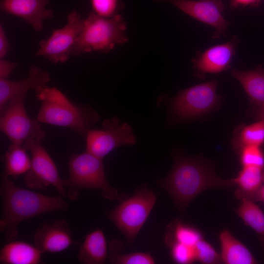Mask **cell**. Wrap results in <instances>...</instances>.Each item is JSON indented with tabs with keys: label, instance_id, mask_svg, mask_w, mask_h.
<instances>
[{
	"label": "cell",
	"instance_id": "obj_15",
	"mask_svg": "<svg viewBox=\"0 0 264 264\" xmlns=\"http://www.w3.org/2000/svg\"><path fill=\"white\" fill-rule=\"evenodd\" d=\"M49 0H0L1 12L22 19L37 31H41L44 22L51 19L54 13L46 8Z\"/></svg>",
	"mask_w": 264,
	"mask_h": 264
},
{
	"label": "cell",
	"instance_id": "obj_12",
	"mask_svg": "<svg viewBox=\"0 0 264 264\" xmlns=\"http://www.w3.org/2000/svg\"><path fill=\"white\" fill-rule=\"evenodd\" d=\"M172 3L190 17L215 29L212 36L219 39L226 36L230 24L224 18V5L221 0H155Z\"/></svg>",
	"mask_w": 264,
	"mask_h": 264
},
{
	"label": "cell",
	"instance_id": "obj_34",
	"mask_svg": "<svg viewBox=\"0 0 264 264\" xmlns=\"http://www.w3.org/2000/svg\"><path fill=\"white\" fill-rule=\"evenodd\" d=\"M251 112L258 120H264V106L254 107Z\"/></svg>",
	"mask_w": 264,
	"mask_h": 264
},
{
	"label": "cell",
	"instance_id": "obj_5",
	"mask_svg": "<svg viewBox=\"0 0 264 264\" xmlns=\"http://www.w3.org/2000/svg\"><path fill=\"white\" fill-rule=\"evenodd\" d=\"M102 159L87 151L70 156L69 176L63 182L70 200H77L83 188L100 190L107 199L113 200L118 197V191L107 181Z\"/></svg>",
	"mask_w": 264,
	"mask_h": 264
},
{
	"label": "cell",
	"instance_id": "obj_18",
	"mask_svg": "<svg viewBox=\"0 0 264 264\" xmlns=\"http://www.w3.org/2000/svg\"><path fill=\"white\" fill-rule=\"evenodd\" d=\"M108 256V245L104 233L97 229L87 234L79 247L78 259L83 264L105 263Z\"/></svg>",
	"mask_w": 264,
	"mask_h": 264
},
{
	"label": "cell",
	"instance_id": "obj_14",
	"mask_svg": "<svg viewBox=\"0 0 264 264\" xmlns=\"http://www.w3.org/2000/svg\"><path fill=\"white\" fill-rule=\"evenodd\" d=\"M34 245L44 254L62 252L71 245L77 244L72 238V232L66 220H56L52 223L44 222L34 235Z\"/></svg>",
	"mask_w": 264,
	"mask_h": 264
},
{
	"label": "cell",
	"instance_id": "obj_33",
	"mask_svg": "<svg viewBox=\"0 0 264 264\" xmlns=\"http://www.w3.org/2000/svg\"><path fill=\"white\" fill-rule=\"evenodd\" d=\"M260 0H231V6L233 8L240 6H247L257 4Z\"/></svg>",
	"mask_w": 264,
	"mask_h": 264
},
{
	"label": "cell",
	"instance_id": "obj_9",
	"mask_svg": "<svg viewBox=\"0 0 264 264\" xmlns=\"http://www.w3.org/2000/svg\"><path fill=\"white\" fill-rule=\"evenodd\" d=\"M218 82L209 81L180 90L171 102L175 115L180 119L195 118L216 108L220 97L217 94Z\"/></svg>",
	"mask_w": 264,
	"mask_h": 264
},
{
	"label": "cell",
	"instance_id": "obj_2",
	"mask_svg": "<svg viewBox=\"0 0 264 264\" xmlns=\"http://www.w3.org/2000/svg\"><path fill=\"white\" fill-rule=\"evenodd\" d=\"M0 178V231L6 242L17 238L21 222L48 212H64L68 207V202L60 195L48 196L22 188L3 174Z\"/></svg>",
	"mask_w": 264,
	"mask_h": 264
},
{
	"label": "cell",
	"instance_id": "obj_23",
	"mask_svg": "<svg viewBox=\"0 0 264 264\" xmlns=\"http://www.w3.org/2000/svg\"><path fill=\"white\" fill-rule=\"evenodd\" d=\"M241 203L236 210L238 215L244 223L257 234L264 245V213L254 201L242 198Z\"/></svg>",
	"mask_w": 264,
	"mask_h": 264
},
{
	"label": "cell",
	"instance_id": "obj_35",
	"mask_svg": "<svg viewBox=\"0 0 264 264\" xmlns=\"http://www.w3.org/2000/svg\"><path fill=\"white\" fill-rule=\"evenodd\" d=\"M249 199L254 201H261L264 203V185L258 192L251 196Z\"/></svg>",
	"mask_w": 264,
	"mask_h": 264
},
{
	"label": "cell",
	"instance_id": "obj_30",
	"mask_svg": "<svg viewBox=\"0 0 264 264\" xmlns=\"http://www.w3.org/2000/svg\"><path fill=\"white\" fill-rule=\"evenodd\" d=\"M168 246L171 247L170 255L174 262L188 264L196 261L194 247L178 242H173Z\"/></svg>",
	"mask_w": 264,
	"mask_h": 264
},
{
	"label": "cell",
	"instance_id": "obj_29",
	"mask_svg": "<svg viewBox=\"0 0 264 264\" xmlns=\"http://www.w3.org/2000/svg\"><path fill=\"white\" fill-rule=\"evenodd\" d=\"M109 260L111 263L118 264H153L154 258L146 252H134L123 255L110 253Z\"/></svg>",
	"mask_w": 264,
	"mask_h": 264
},
{
	"label": "cell",
	"instance_id": "obj_24",
	"mask_svg": "<svg viewBox=\"0 0 264 264\" xmlns=\"http://www.w3.org/2000/svg\"><path fill=\"white\" fill-rule=\"evenodd\" d=\"M167 227L168 232L165 241L168 245L173 242H178L194 247L198 241L203 239L198 230L183 224L178 220H174Z\"/></svg>",
	"mask_w": 264,
	"mask_h": 264
},
{
	"label": "cell",
	"instance_id": "obj_25",
	"mask_svg": "<svg viewBox=\"0 0 264 264\" xmlns=\"http://www.w3.org/2000/svg\"><path fill=\"white\" fill-rule=\"evenodd\" d=\"M264 143V120L241 126L236 132L233 139V146L238 151L244 146H261Z\"/></svg>",
	"mask_w": 264,
	"mask_h": 264
},
{
	"label": "cell",
	"instance_id": "obj_17",
	"mask_svg": "<svg viewBox=\"0 0 264 264\" xmlns=\"http://www.w3.org/2000/svg\"><path fill=\"white\" fill-rule=\"evenodd\" d=\"M43 253L34 244L22 241L7 242L0 251V264L43 263Z\"/></svg>",
	"mask_w": 264,
	"mask_h": 264
},
{
	"label": "cell",
	"instance_id": "obj_27",
	"mask_svg": "<svg viewBox=\"0 0 264 264\" xmlns=\"http://www.w3.org/2000/svg\"><path fill=\"white\" fill-rule=\"evenodd\" d=\"M94 13L105 18H111L119 14L123 7L121 0H90Z\"/></svg>",
	"mask_w": 264,
	"mask_h": 264
},
{
	"label": "cell",
	"instance_id": "obj_26",
	"mask_svg": "<svg viewBox=\"0 0 264 264\" xmlns=\"http://www.w3.org/2000/svg\"><path fill=\"white\" fill-rule=\"evenodd\" d=\"M196 260L204 264L223 263L221 254H219L213 246L203 239L194 246Z\"/></svg>",
	"mask_w": 264,
	"mask_h": 264
},
{
	"label": "cell",
	"instance_id": "obj_11",
	"mask_svg": "<svg viewBox=\"0 0 264 264\" xmlns=\"http://www.w3.org/2000/svg\"><path fill=\"white\" fill-rule=\"evenodd\" d=\"M85 139L86 151L101 159L120 146L136 143L131 127L125 123L119 124L116 117L104 120L100 129H88Z\"/></svg>",
	"mask_w": 264,
	"mask_h": 264
},
{
	"label": "cell",
	"instance_id": "obj_3",
	"mask_svg": "<svg viewBox=\"0 0 264 264\" xmlns=\"http://www.w3.org/2000/svg\"><path fill=\"white\" fill-rule=\"evenodd\" d=\"M35 91L42 101L37 118L39 122L70 129L85 138L90 127L99 119L91 107L73 103L57 88L46 85Z\"/></svg>",
	"mask_w": 264,
	"mask_h": 264
},
{
	"label": "cell",
	"instance_id": "obj_7",
	"mask_svg": "<svg viewBox=\"0 0 264 264\" xmlns=\"http://www.w3.org/2000/svg\"><path fill=\"white\" fill-rule=\"evenodd\" d=\"M42 137L26 140L22 146L31 154V167L23 176L25 186L34 189L45 190L53 186L60 196L66 197L63 179L50 155L42 145Z\"/></svg>",
	"mask_w": 264,
	"mask_h": 264
},
{
	"label": "cell",
	"instance_id": "obj_6",
	"mask_svg": "<svg viewBox=\"0 0 264 264\" xmlns=\"http://www.w3.org/2000/svg\"><path fill=\"white\" fill-rule=\"evenodd\" d=\"M156 200L154 192L147 187L140 188L131 198L123 200L106 216L132 243L147 220Z\"/></svg>",
	"mask_w": 264,
	"mask_h": 264
},
{
	"label": "cell",
	"instance_id": "obj_28",
	"mask_svg": "<svg viewBox=\"0 0 264 264\" xmlns=\"http://www.w3.org/2000/svg\"><path fill=\"white\" fill-rule=\"evenodd\" d=\"M242 166H254L264 167V153L261 146H244L239 150Z\"/></svg>",
	"mask_w": 264,
	"mask_h": 264
},
{
	"label": "cell",
	"instance_id": "obj_31",
	"mask_svg": "<svg viewBox=\"0 0 264 264\" xmlns=\"http://www.w3.org/2000/svg\"><path fill=\"white\" fill-rule=\"evenodd\" d=\"M18 65L16 62L3 59H0V79H7L14 68Z\"/></svg>",
	"mask_w": 264,
	"mask_h": 264
},
{
	"label": "cell",
	"instance_id": "obj_13",
	"mask_svg": "<svg viewBox=\"0 0 264 264\" xmlns=\"http://www.w3.org/2000/svg\"><path fill=\"white\" fill-rule=\"evenodd\" d=\"M239 41L234 35L230 41L212 46L197 54L192 61L193 67L198 77L218 73L230 68Z\"/></svg>",
	"mask_w": 264,
	"mask_h": 264
},
{
	"label": "cell",
	"instance_id": "obj_10",
	"mask_svg": "<svg viewBox=\"0 0 264 264\" xmlns=\"http://www.w3.org/2000/svg\"><path fill=\"white\" fill-rule=\"evenodd\" d=\"M84 19L76 10L67 16V23L63 27L54 30L51 36L41 40L36 57H44L53 64L68 60L83 25Z\"/></svg>",
	"mask_w": 264,
	"mask_h": 264
},
{
	"label": "cell",
	"instance_id": "obj_21",
	"mask_svg": "<svg viewBox=\"0 0 264 264\" xmlns=\"http://www.w3.org/2000/svg\"><path fill=\"white\" fill-rule=\"evenodd\" d=\"M238 176L233 178L238 186L235 192L237 198H250L264 185V167L242 166Z\"/></svg>",
	"mask_w": 264,
	"mask_h": 264
},
{
	"label": "cell",
	"instance_id": "obj_20",
	"mask_svg": "<svg viewBox=\"0 0 264 264\" xmlns=\"http://www.w3.org/2000/svg\"><path fill=\"white\" fill-rule=\"evenodd\" d=\"M231 72L243 87L254 107L264 106V68L261 66L245 71L233 68Z\"/></svg>",
	"mask_w": 264,
	"mask_h": 264
},
{
	"label": "cell",
	"instance_id": "obj_32",
	"mask_svg": "<svg viewBox=\"0 0 264 264\" xmlns=\"http://www.w3.org/2000/svg\"><path fill=\"white\" fill-rule=\"evenodd\" d=\"M10 44L5 31L1 24H0V58L3 59L10 50Z\"/></svg>",
	"mask_w": 264,
	"mask_h": 264
},
{
	"label": "cell",
	"instance_id": "obj_16",
	"mask_svg": "<svg viewBox=\"0 0 264 264\" xmlns=\"http://www.w3.org/2000/svg\"><path fill=\"white\" fill-rule=\"evenodd\" d=\"M51 80L50 74L38 66H30L27 77L22 80L12 81L0 79V110L13 97L26 94L29 90H36L47 85Z\"/></svg>",
	"mask_w": 264,
	"mask_h": 264
},
{
	"label": "cell",
	"instance_id": "obj_1",
	"mask_svg": "<svg viewBox=\"0 0 264 264\" xmlns=\"http://www.w3.org/2000/svg\"><path fill=\"white\" fill-rule=\"evenodd\" d=\"M158 184L171 196L183 213L199 194L211 188L228 189L236 185L233 179H223L211 164L199 157L176 155L172 169Z\"/></svg>",
	"mask_w": 264,
	"mask_h": 264
},
{
	"label": "cell",
	"instance_id": "obj_22",
	"mask_svg": "<svg viewBox=\"0 0 264 264\" xmlns=\"http://www.w3.org/2000/svg\"><path fill=\"white\" fill-rule=\"evenodd\" d=\"M27 151L22 146L10 144L2 156L4 163L3 174L16 178L27 172L31 167V158Z\"/></svg>",
	"mask_w": 264,
	"mask_h": 264
},
{
	"label": "cell",
	"instance_id": "obj_19",
	"mask_svg": "<svg viewBox=\"0 0 264 264\" xmlns=\"http://www.w3.org/2000/svg\"><path fill=\"white\" fill-rule=\"evenodd\" d=\"M221 256L226 264H255L258 262L249 249L228 230L219 234Z\"/></svg>",
	"mask_w": 264,
	"mask_h": 264
},
{
	"label": "cell",
	"instance_id": "obj_8",
	"mask_svg": "<svg viewBox=\"0 0 264 264\" xmlns=\"http://www.w3.org/2000/svg\"><path fill=\"white\" fill-rule=\"evenodd\" d=\"M26 94L12 98L0 110V129L9 139L11 144L22 146L27 140L44 138L45 133L39 122L31 119L26 111L24 101Z\"/></svg>",
	"mask_w": 264,
	"mask_h": 264
},
{
	"label": "cell",
	"instance_id": "obj_4",
	"mask_svg": "<svg viewBox=\"0 0 264 264\" xmlns=\"http://www.w3.org/2000/svg\"><path fill=\"white\" fill-rule=\"evenodd\" d=\"M127 23L119 14L105 18L90 12L84 19L83 25L72 51L77 56L92 51L108 52L116 45L127 42Z\"/></svg>",
	"mask_w": 264,
	"mask_h": 264
}]
</instances>
